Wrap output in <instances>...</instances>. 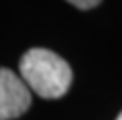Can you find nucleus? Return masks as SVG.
<instances>
[{"instance_id": "obj_1", "label": "nucleus", "mask_w": 122, "mask_h": 120, "mask_svg": "<svg viewBox=\"0 0 122 120\" xmlns=\"http://www.w3.org/2000/svg\"><path fill=\"white\" fill-rule=\"evenodd\" d=\"M20 77L38 97L59 99L72 84V68L63 57L49 49L27 50L20 59Z\"/></svg>"}, {"instance_id": "obj_2", "label": "nucleus", "mask_w": 122, "mask_h": 120, "mask_svg": "<svg viewBox=\"0 0 122 120\" xmlns=\"http://www.w3.org/2000/svg\"><path fill=\"white\" fill-rule=\"evenodd\" d=\"M30 90L9 68H0V120L18 118L30 108Z\"/></svg>"}, {"instance_id": "obj_3", "label": "nucleus", "mask_w": 122, "mask_h": 120, "mask_svg": "<svg viewBox=\"0 0 122 120\" xmlns=\"http://www.w3.org/2000/svg\"><path fill=\"white\" fill-rule=\"evenodd\" d=\"M66 2L76 5L77 9H92V7H95V5L101 4V0H66Z\"/></svg>"}, {"instance_id": "obj_4", "label": "nucleus", "mask_w": 122, "mask_h": 120, "mask_svg": "<svg viewBox=\"0 0 122 120\" xmlns=\"http://www.w3.org/2000/svg\"><path fill=\"white\" fill-rule=\"evenodd\" d=\"M117 120H122V111L118 113V116H117Z\"/></svg>"}]
</instances>
